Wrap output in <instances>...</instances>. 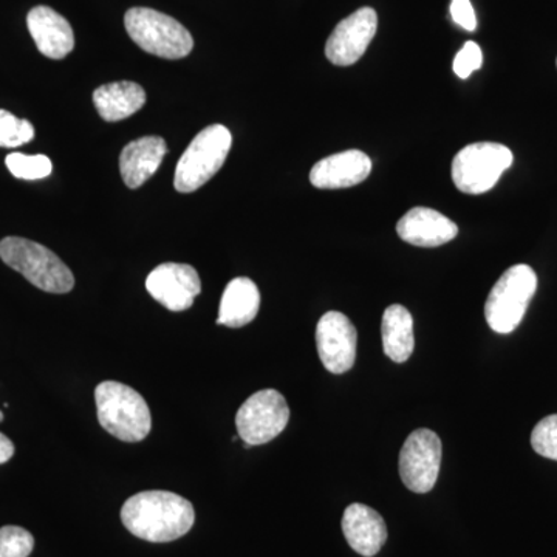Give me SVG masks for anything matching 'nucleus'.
Wrapping results in <instances>:
<instances>
[{
  "mask_svg": "<svg viewBox=\"0 0 557 557\" xmlns=\"http://www.w3.org/2000/svg\"><path fill=\"white\" fill-rule=\"evenodd\" d=\"M319 358L329 372L341 375L354 368L357 359L358 333L350 319L339 311H329L317 327Z\"/></svg>",
  "mask_w": 557,
  "mask_h": 557,
  "instance_id": "obj_10",
  "label": "nucleus"
},
{
  "mask_svg": "<svg viewBox=\"0 0 557 557\" xmlns=\"http://www.w3.org/2000/svg\"><path fill=\"white\" fill-rule=\"evenodd\" d=\"M0 259L44 292L64 295L75 287V277L69 267L36 242L5 237L0 242Z\"/></svg>",
  "mask_w": 557,
  "mask_h": 557,
  "instance_id": "obj_3",
  "label": "nucleus"
},
{
  "mask_svg": "<svg viewBox=\"0 0 557 557\" xmlns=\"http://www.w3.org/2000/svg\"><path fill=\"white\" fill-rule=\"evenodd\" d=\"M511 150L498 143H474L457 153L453 161V180L458 190L471 196L485 194L512 164Z\"/></svg>",
  "mask_w": 557,
  "mask_h": 557,
  "instance_id": "obj_7",
  "label": "nucleus"
},
{
  "mask_svg": "<svg viewBox=\"0 0 557 557\" xmlns=\"http://www.w3.org/2000/svg\"><path fill=\"white\" fill-rule=\"evenodd\" d=\"M35 138L30 121L20 120L13 113L0 109V148H20Z\"/></svg>",
  "mask_w": 557,
  "mask_h": 557,
  "instance_id": "obj_22",
  "label": "nucleus"
},
{
  "mask_svg": "<svg viewBox=\"0 0 557 557\" xmlns=\"http://www.w3.org/2000/svg\"><path fill=\"white\" fill-rule=\"evenodd\" d=\"M379 16L373 9H359L341 21L325 46V57L339 67L354 65L364 57L366 50L375 38Z\"/></svg>",
  "mask_w": 557,
  "mask_h": 557,
  "instance_id": "obj_11",
  "label": "nucleus"
},
{
  "mask_svg": "<svg viewBox=\"0 0 557 557\" xmlns=\"http://www.w3.org/2000/svg\"><path fill=\"white\" fill-rule=\"evenodd\" d=\"M168 153L166 141L160 137H143L129 143L120 157L121 177L131 189H137L161 166Z\"/></svg>",
  "mask_w": 557,
  "mask_h": 557,
  "instance_id": "obj_17",
  "label": "nucleus"
},
{
  "mask_svg": "<svg viewBox=\"0 0 557 557\" xmlns=\"http://www.w3.org/2000/svg\"><path fill=\"white\" fill-rule=\"evenodd\" d=\"M442 440L429 429H417L399 453V475L408 490L426 494L437 483L442 467Z\"/></svg>",
  "mask_w": 557,
  "mask_h": 557,
  "instance_id": "obj_9",
  "label": "nucleus"
},
{
  "mask_svg": "<svg viewBox=\"0 0 557 557\" xmlns=\"http://www.w3.org/2000/svg\"><path fill=\"white\" fill-rule=\"evenodd\" d=\"M121 520L134 536L164 544L189 533L196 520L193 504L170 491H145L127 498Z\"/></svg>",
  "mask_w": 557,
  "mask_h": 557,
  "instance_id": "obj_1",
  "label": "nucleus"
},
{
  "mask_svg": "<svg viewBox=\"0 0 557 557\" xmlns=\"http://www.w3.org/2000/svg\"><path fill=\"white\" fill-rule=\"evenodd\" d=\"M383 350L394 362H406L413 354L416 336H413V319L403 306L387 307L381 322Z\"/></svg>",
  "mask_w": 557,
  "mask_h": 557,
  "instance_id": "obj_20",
  "label": "nucleus"
},
{
  "mask_svg": "<svg viewBox=\"0 0 557 557\" xmlns=\"http://www.w3.org/2000/svg\"><path fill=\"white\" fill-rule=\"evenodd\" d=\"M7 168L11 174L21 180H40L51 174V161L46 156H25V153H10L5 159Z\"/></svg>",
  "mask_w": 557,
  "mask_h": 557,
  "instance_id": "obj_21",
  "label": "nucleus"
},
{
  "mask_svg": "<svg viewBox=\"0 0 557 557\" xmlns=\"http://www.w3.org/2000/svg\"><path fill=\"white\" fill-rule=\"evenodd\" d=\"M397 233L410 245L435 248L456 239L458 226L435 209L418 207L399 219Z\"/></svg>",
  "mask_w": 557,
  "mask_h": 557,
  "instance_id": "obj_14",
  "label": "nucleus"
},
{
  "mask_svg": "<svg viewBox=\"0 0 557 557\" xmlns=\"http://www.w3.org/2000/svg\"><path fill=\"white\" fill-rule=\"evenodd\" d=\"M14 456L13 442L0 432V465L7 463Z\"/></svg>",
  "mask_w": 557,
  "mask_h": 557,
  "instance_id": "obj_27",
  "label": "nucleus"
},
{
  "mask_svg": "<svg viewBox=\"0 0 557 557\" xmlns=\"http://www.w3.org/2000/svg\"><path fill=\"white\" fill-rule=\"evenodd\" d=\"M2 420H3V413L0 412V423H2Z\"/></svg>",
  "mask_w": 557,
  "mask_h": 557,
  "instance_id": "obj_28",
  "label": "nucleus"
},
{
  "mask_svg": "<svg viewBox=\"0 0 557 557\" xmlns=\"http://www.w3.org/2000/svg\"><path fill=\"white\" fill-rule=\"evenodd\" d=\"M450 16L454 22L467 32L478 28V17L472 9L471 0H453L450 2Z\"/></svg>",
  "mask_w": 557,
  "mask_h": 557,
  "instance_id": "obj_26",
  "label": "nucleus"
},
{
  "mask_svg": "<svg viewBox=\"0 0 557 557\" xmlns=\"http://www.w3.org/2000/svg\"><path fill=\"white\" fill-rule=\"evenodd\" d=\"M97 416L110 435L126 443L148 437L152 417L146 399L135 388L116 381H104L95 388Z\"/></svg>",
  "mask_w": 557,
  "mask_h": 557,
  "instance_id": "obj_2",
  "label": "nucleus"
},
{
  "mask_svg": "<svg viewBox=\"0 0 557 557\" xmlns=\"http://www.w3.org/2000/svg\"><path fill=\"white\" fill-rule=\"evenodd\" d=\"M289 409L284 395L274 388L256 392L240 406L236 416L237 434L245 448L265 445L287 428Z\"/></svg>",
  "mask_w": 557,
  "mask_h": 557,
  "instance_id": "obj_8",
  "label": "nucleus"
},
{
  "mask_svg": "<svg viewBox=\"0 0 557 557\" xmlns=\"http://www.w3.org/2000/svg\"><path fill=\"white\" fill-rule=\"evenodd\" d=\"M146 91L129 81L106 84L94 91V104L108 123L129 119L145 106Z\"/></svg>",
  "mask_w": 557,
  "mask_h": 557,
  "instance_id": "obj_19",
  "label": "nucleus"
},
{
  "mask_svg": "<svg viewBox=\"0 0 557 557\" xmlns=\"http://www.w3.org/2000/svg\"><path fill=\"white\" fill-rule=\"evenodd\" d=\"M146 289L157 302L171 311H185L193 307L201 292L196 269L186 263H163L146 278Z\"/></svg>",
  "mask_w": 557,
  "mask_h": 557,
  "instance_id": "obj_12",
  "label": "nucleus"
},
{
  "mask_svg": "<svg viewBox=\"0 0 557 557\" xmlns=\"http://www.w3.org/2000/svg\"><path fill=\"white\" fill-rule=\"evenodd\" d=\"M537 289V276L525 263L511 267L491 289L485 304L487 325L500 335L515 332Z\"/></svg>",
  "mask_w": 557,
  "mask_h": 557,
  "instance_id": "obj_4",
  "label": "nucleus"
},
{
  "mask_svg": "<svg viewBox=\"0 0 557 557\" xmlns=\"http://www.w3.org/2000/svg\"><path fill=\"white\" fill-rule=\"evenodd\" d=\"M483 54L482 49L478 44L469 42L465 44L463 49L458 51L456 60H454V72L458 78L467 79L475 70L482 67Z\"/></svg>",
  "mask_w": 557,
  "mask_h": 557,
  "instance_id": "obj_25",
  "label": "nucleus"
},
{
  "mask_svg": "<svg viewBox=\"0 0 557 557\" xmlns=\"http://www.w3.org/2000/svg\"><path fill=\"white\" fill-rule=\"evenodd\" d=\"M531 446L539 456L557 461V413L539 421L531 434Z\"/></svg>",
  "mask_w": 557,
  "mask_h": 557,
  "instance_id": "obj_24",
  "label": "nucleus"
},
{
  "mask_svg": "<svg viewBox=\"0 0 557 557\" xmlns=\"http://www.w3.org/2000/svg\"><path fill=\"white\" fill-rule=\"evenodd\" d=\"M28 32L40 53L50 60H64L75 49V35L69 21L50 7H36L27 16Z\"/></svg>",
  "mask_w": 557,
  "mask_h": 557,
  "instance_id": "obj_15",
  "label": "nucleus"
},
{
  "mask_svg": "<svg viewBox=\"0 0 557 557\" xmlns=\"http://www.w3.org/2000/svg\"><path fill=\"white\" fill-rule=\"evenodd\" d=\"M260 309L258 285L248 277H236L226 285L220 300L219 325L240 329L255 321Z\"/></svg>",
  "mask_w": 557,
  "mask_h": 557,
  "instance_id": "obj_18",
  "label": "nucleus"
},
{
  "mask_svg": "<svg viewBox=\"0 0 557 557\" xmlns=\"http://www.w3.org/2000/svg\"><path fill=\"white\" fill-rule=\"evenodd\" d=\"M343 533L358 555L373 557L387 541V527L375 509L351 504L343 516Z\"/></svg>",
  "mask_w": 557,
  "mask_h": 557,
  "instance_id": "obj_16",
  "label": "nucleus"
},
{
  "mask_svg": "<svg viewBox=\"0 0 557 557\" xmlns=\"http://www.w3.org/2000/svg\"><path fill=\"white\" fill-rule=\"evenodd\" d=\"M231 145V132L222 124H214L201 131L178 160L174 178L175 189L183 194L200 189L225 164Z\"/></svg>",
  "mask_w": 557,
  "mask_h": 557,
  "instance_id": "obj_6",
  "label": "nucleus"
},
{
  "mask_svg": "<svg viewBox=\"0 0 557 557\" xmlns=\"http://www.w3.org/2000/svg\"><path fill=\"white\" fill-rule=\"evenodd\" d=\"M372 172L368 153L351 149L333 153L314 164L310 182L318 189H344L364 182Z\"/></svg>",
  "mask_w": 557,
  "mask_h": 557,
  "instance_id": "obj_13",
  "label": "nucleus"
},
{
  "mask_svg": "<svg viewBox=\"0 0 557 557\" xmlns=\"http://www.w3.org/2000/svg\"><path fill=\"white\" fill-rule=\"evenodd\" d=\"M35 548V537L21 527L0 528V557H28Z\"/></svg>",
  "mask_w": 557,
  "mask_h": 557,
  "instance_id": "obj_23",
  "label": "nucleus"
},
{
  "mask_svg": "<svg viewBox=\"0 0 557 557\" xmlns=\"http://www.w3.org/2000/svg\"><path fill=\"white\" fill-rule=\"evenodd\" d=\"M132 40L164 60H182L193 51L190 33L174 17L150 9H131L124 17Z\"/></svg>",
  "mask_w": 557,
  "mask_h": 557,
  "instance_id": "obj_5",
  "label": "nucleus"
}]
</instances>
